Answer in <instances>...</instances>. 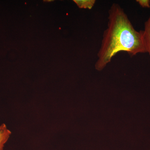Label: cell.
I'll use <instances>...</instances> for the list:
<instances>
[{
	"label": "cell",
	"instance_id": "cell-1",
	"mask_svg": "<svg viewBox=\"0 0 150 150\" xmlns=\"http://www.w3.org/2000/svg\"><path fill=\"white\" fill-rule=\"evenodd\" d=\"M108 13L107 28L103 32L95 64L98 71L104 69L119 52H126L130 56L147 53L142 30L138 31L134 28L121 6L113 3Z\"/></svg>",
	"mask_w": 150,
	"mask_h": 150
},
{
	"label": "cell",
	"instance_id": "cell-5",
	"mask_svg": "<svg viewBox=\"0 0 150 150\" xmlns=\"http://www.w3.org/2000/svg\"><path fill=\"white\" fill-rule=\"evenodd\" d=\"M137 3L143 8H150V0H137Z\"/></svg>",
	"mask_w": 150,
	"mask_h": 150
},
{
	"label": "cell",
	"instance_id": "cell-4",
	"mask_svg": "<svg viewBox=\"0 0 150 150\" xmlns=\"http://www.w3.org/2000/svg\"><path fill=\"white\" fill-rule=\"evenodd\" d=\"M77 5L81 8L91 9L96 2L95 0H74Z\"/></svg>",
	"mask_w": 150,
	"mask_h": 150
},
{
	"label": "cell",
	"instance_id": "cell-3",
	"mask_svg": "<svg viewBox=\"0 0 150 150\" xmlns=\"http://www.w3.org/2000/svg\"><path fill=\"white\" fill-rule=\"evenodd\" d=\"M143 38L147 53L150 56V15L144 23V29L142 30Z\"/></svg>",
	"mask_w": 150,
	"mask_h": 150
},
{
	"label": "cell",
	"instance_id": "cell-2",
	"mask_svg": "<svg viewBox=\"0 0 150 150\" xmlns=\"http://www.w3.org/2000/svg\"><path fill=\"white\" fill-rule=\"evenodd\" d=\"M11 132L5 124L0 125V150H4V146L10 137Z\"/></svg>",
	"mask_w": 150,
	"mask_h": 150
}]
</instances>
